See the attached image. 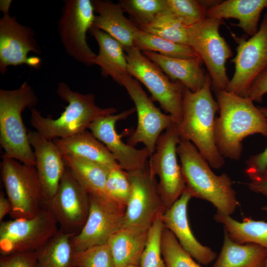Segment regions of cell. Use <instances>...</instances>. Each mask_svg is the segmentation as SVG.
I'll list each match as a JSON object with an SVG mask.
<instances>
[{"label":"cell","mask_w":267,"mask_h":267,"mask_svg":"<svg viewBox=\"0 0 267 267\" xmlns=\"http://www.w3.org/2000/svg\"><path fill=\"white\" fill-rule=\"evenodd\" d=\"M216 94L220 112L215 121L217 146L224 158L237 161L245 138L254 134L267 137V119L249 97L226 90Z\"/></svg>","instance_id":"6da1fadb"},{"label":"cell","mask_w":267,"mask_h":267,"mask_svg":"<svg viewBox=\"0 0 267 267\" xmlns=\"http://www.w3.org/2000/svg\"><path fill=\"white\" fill-rule=\"evenodd\" d=\"M219 104L212 93L211 79L207 73L203 87L193 92L185 88L183 92L182 115L178 127L180 139L191 142L210 166L219 169L224 158L217 146L215 135V115Z\"/></svg>","instance_id":"7a4b0ae2"},{"label":"cell","mask_w":267,"mask_h":267,"mask_svg":"<svg viewBox=\"0 0 267 267\" xmlns=\"http://www.w3.org/2000/svg\"><path fill=\"white\" fill-rule=\"evenodd\" d=\"M177 152L179 158L185 189L192 197L210 202L217 212L231 215L239 205L231 178L225 173L218 176L190 141L180 139Z\"/></svg>","instance_id":"3957f363"},{"label":"cell","mask_w":267,"mask_h":267,"mask_svg":"<svg viewBox=\"0 0 267 267\" xmlns=\"http://www.w3.org/2000/svg\"><path fill=\"white\" fill-rule=\"evenodd\" d=\"M56 93L68 103L64 111L57 119L44 117L35 108L31 109L30 123L45 138L53 140L71 136L88 129L95 120L114 114V107L100 108L95 103L93 93L83 94L72 90L65 82L57 86Z\"/></svg>","instance_id":"277c9868"},{"label":"cell","mask_w":267,"mask_h":267,"mask_svg":"<svg viewBox=\"0 0 267 267\" xmlns=\"http://www.w3.org/2000/svg\"><path fill=\"white\" fill-rule=\"evenodd\" d=\"M39 102L27 81L16 89H0V144L3 155L28 165L36 166L34 151L22 118V112Z\"/></svg>","instance_id":"5b68a950"},{"label":"cell","mask_w":267,"mask_h":267,"mask_svg":"<svg viewBox=\"0 0 267 267\" xmlns=\"http://www.w3.org/2000/svg\"><path fill=\"white\" fill-rule=\"evenodd\" d=\"M223 19L206 17L202 21L187 27L189 46L206 65L215 93L226 90L229 79L226 62L233 52L229 45L220 35Z\"/></svg>","instance_id":"8992f818"},{"label":"cell","mask_w":267,"mask_h":267,"mask_svg":"<svg viewBox=\"0 0 267 267\" xmlns=\"http://www.w3.org/2000/svg\"><path fill=\"white\" fill-rule=\"evenodd\" d=\"M1 173L13 219L31 218L44 206L42 187L35 166L2 156Z\"/></svg>","instance_id":"52a82bcc"},{"label":"cell","mask_w":267,"mask_h":267,"mask_svg":"<svg viewBox=\"0 0 267 267\" xmlns=\"http://www.w3.org/2000/svg\"><path fill=\"white\" fill-rule=\"evenodd\" d=\"M124 50L129 73L146 87L152 100L158 102L178 127L182 119L184 86L180 82L171 81L157 65L134 46L125 48Z\"/></svg>","instance_id":"ba28073f"},{"label":"cell","mask_w":267,"mask_h":267,"mask_svg":"<svg viewBox=\"0 0 267 267\" xmlns=\"http://www.w3.org/2000/svg\"><path fill=\"white\" fill-rule=\"evenodd\" d=\"M0 222L1 255L37 252L59 230L54 216L45 206L33 218L13 219Z\"/></svg>","instance_id":"9c48e42d"},{"label":"cell","mask_w":267,"mask_h":267,"mask_svg":"<svg viewBox=\"0 0 267 267\" xmlns=\"http://www.w3.org/2000/svg\"><path fill=\"white\" fill-rule=\"evenodd\" d=\"M237 44L235 56L231 60L235 71L226 90L247 97L254 82L267 70V13L258 32L248 40L231 33Z\"/></svg>","instance_id":"30bf717a"},{"label":"cell","mask_w":267,"mask_h":267,"mask_svg":"<svg viewBox=\"0 0 267 267\" xmlns=\"http://www.w3.org/2000/svg\"><path fill=\"white\" fill-rule=\"evenodd\" d=\"M180 140L178 126L174 123L160 135L155 151L148 161L151 174L159 178V189L166 209L178 200L186 188L177 159V148Z\"/></svg>","instance_id":"8fae6325"},{"label":"cell","mask_w":267,"mask_h":267,"mask_svg":"<svg viewBox=\"0 0 267 267\" xmlns=\"http://www.w3.org/2000/svg\"><path fill=\"white\" fill-rule=\"evenodd\" d=\"M59 19L58 32L66 53L86 66L94 65L96 54L87 43V34L94 19L90 0H65Z\"/></svg>","instance_id":"7c38bea8"},{"label":"cell","mask_w":267,"mask_h":267,"mask_svg":"<svg viewBox=\"0 0 267 267\" xmlns=\"http://www.w3.org/2000/svg\"><path fill=\"white\" fill-rule=\"evenodd\" d=\"M131 194L126 207L122 227L149 229L166 208L163 203L155 176L148 164L144 169L128 172Z\"/></svg>","instance_id":"4fadbf2b"},{"label":"cell","mask_w":267,"mask_h":267,"mask_svg":"<svg viewBox=\"0 0 267 267\" xmlns=\"http://www.w3.org/2000/svg\"><path fill=\"white\" fill-rule=\"evenodd\" d=\"M120 85L126 88L134 102L137 116L136 128L127 143L134 147L139 143H143L151 156L155 151L159 137L164 130L175 123L174 120L171 115L162 113L154 105L138 81L131 75L124 76Z\"/></svg>","instance_id":"5bb4252c"},{"label":"cell","mask_w":267,"mask_h":267,"mask_svg":"<svg viewBox=\"0 0 267 267\" xmlns=\"http://www.w3.org/2000/svg\"><path fill=\"white\" fill-rule=\"evenodd\" d=\"M89 206V193L66 167L55 195L45 206L54 216L59 229L78 234L86 222Z\"/></svg>","instance_id":"9a60e30c"},{"label":"cell","mask_w":267,"mask_h":267,"mask_svg":"<svg viewBox=\"0 0 267 267\" xmlns=\"http://www.w3.org/2000/svg\"><path fill=\"white\" fill-rule=\"evenodd\" d=\"M89 210L81 231L71 238L74 251L107 243L110 237L122 227L126 207L115 201L89 195Z\"/></svg>","instance_id":"2e32d148"},{"label":"cell","mask_w":267,"mask_h":267,"mask_svg":"<svg viewBox=\"0 0 267 267\" xmlns=\"http://www.w3.org/2000/svg\"><path fill=\"white\" fill-rule=\"evenodd\" d=\"M135 111V108H132L118 114L100 117L92 122L88 128L112 154L120 167L128 172L144 169L150 157L146 147L138 149L124 143L116 130L118 121L125 119Z\"/></svg>","instance_id":"e0dca14e"},{"label":"cell","mask_w":267,"mask_h":267,"mask_svg":"<svg viewBox=\"0 0 267 267\" xmlns=\"http://www.w3.org/2000/svg\"><path fill=\"white\" fill-rule=\"evenodd\" d=\"M2 14L0 19V72L3 75L8 66L27 64L29 52L40 54L42 51L31 27L19 23L9 12Z\"/></svg>","instance_id":"ac0fdd59"},{"label":"cell","mask_w":267,"mask_h":267,"mask_svg":"<svg viewBox=\"0 0 267 267\" xmlns=\"http://www.w3.org/2000/svg\"><path fill=\"white\" fill-rule=\"evenodd\" d=\"M28 135L34 148L36 168L42 187L44 205L46 206L55 195L66 166L53 140L45 138L37 131H30Z\"/></svg>","instance_id":"d6986e66"},{"label":"cell","mask_w":267,"mask_h":267,"mask_svg":"<svg viewBox=\"0 0 267 267\" xmlns=\"http://www.w3.org/2000/svg\"><path fill=\"white\" fill-rule=\"evenodd\" d=\"M185 189L181 196L161 217L165 227L176 236L181 246L197 262L208 265L214 261L217 254L201 244L191 231L187 219V205L192 198Z\"/></svg>","instance_id":"ffe728a7"},{"label":"cell","mask_w":267,"mask_h":267,"mask_svg":"<svg viewBox=\"0 0 267 267\" xmlns=\"http://www.w3.org/2000/svg\"><path fill=\"white\" fill-rule=\"evenodd\" d=\"M265 9H267V0L220 1L207 10L206 17L236 19L238 23L232 25L252 37L259 30L260 16Z\"/></svg>","instance_id":"44dd1931"},{"label":"cell","mask_w":267,"mask_h":267,"mask_svg":"<svg viewBox=\"0 0 267 267\" xmlns=\"http://www.w3.org/2000/svg\"><path fill=\"white\" fill-rule=\"evenodd\" d=\"M91 1L97 14L92 27L108 34L120 42L124 49L133 46L134 36L138 28L124 16L120 5L106 0Z\"/></svg>","instance_id":"7402d4cb"},{"label":"cell","mask_w":267,"mask_h":267,"mask_svg":"<svg viewBox=\"0 0 267 267\" xmlns=\"http://www.w3.org/2000/svg\"><path fill=\"white\" fill-rule=\"evenodd\" d=\"M143 54L157 65L172 80L181 83L195 92L204 85L207 73L202 68L199 57L184 59L168 57L152 51H142Z\"/></svg>","instance_id":"603a6c76"},{"label":"cell","mask_w":267,"mask_h":267,"mask_svg":"<svg viewBox=\"0 0 267 267\" xmlns=\"http://www.w3.org/2000/svg\"><path fill=\"white\" fill-rule=\"evenodd\" d=\"M53 141L62 155L87 160L109 170L120 167L105 145L87 130Z\"/></svg>","instance_id":"cb8c5ba5"},{"label":"cell","mask_w":267,"mask_h":267,"mask_svg":"<svg viewBox=\"0 0 267 267\" xmlns=\"http://www.w3.org/2000/svg\"><path fill=\"white\" fill-rule=\"evenodd\" d=\"M99 46L94 64L99 66L102 75L110 76L119 85L123 77L130 74L122 44L108 34L92 27L89 30ZM131 75V74H130Z\"/></svg>","instance_id":"d4e9b609"},{"label":"cell","mask_w":267,"mask_h":267,"mask_svg":"<svg viewBox=\"0 0 267 267\" xmlns=\"http://www.w3.org/2000/svg\"><path fill=\"white\" fill-rule=\"evenodd\" d=\"M149 229L122 227L109 239L115 267L139 265Z\"/></svg>","instance_id":"484cf974"},{"label":"cell","mask_w":267,"mask_h":267,"mask_svg":"<svg viewBox=\"0 0 267 267\" xmlns=\"http://www.w3.org/2000/svg\"><path fill=\"white\" fill-rule=\"evenodd\" d=\"M212 267H267V250L254 243L238 244L224 230L222 246Z\"/></svg>","instance_id":"4316f807"},{"label":"cell","mask_w":267,"mask_h":267,"mask_svg":"<svg viewBox=\"0 0 267 267\" xmlns=\"http://www.w3.org/2000/svg\"><path fill=\"white\" fill-rule=\"evenodd\" d=\"M62 156L66 166L89 195L113 200L106 188L109 169L87 160L69 155Z\"/></svg>","instance_id":"83f0119b"},{"label":"cell","mask_w":267,"mask_h":267,"mask_svg":"<svg viewBox=\"0 0 267 267\" xmlns=\"http://www.w3.org/2000/svg\"><path fill=\"white\" fill-rule=\"evenodd\" d=\"M262 210L267 213V205ZM215 221L222 224L230 238L238 244L254 243L267 250V222L244 218L242 222L237 221L230 215L216 212Z\"/></svg>","instance_id":"f1b7e54d"},{"label":"cell","mask_w":267,"mask_h":267,"mask_svg":"<svg viewBox=\"0 0 267 267\" xmlns=\"http://www.w3.org/2000/svg\"><path fill=\"white\" fill-rule=\"evenodd\" d=\"M74 235L59 229L57 234L37 252L36 267H73Z\"/></svg>","instance_id":"f546056e"},{"label":"cell","mask_w":267,"mask_h":267,"mask_svg":"<svg viewBox=\"0 0 267 267\" xmlns=\"http://www.w3.org/2000/svg\"><path fill=\"white\" fill-rule=\"evenodd\" d=\"M133 45L140 51L158 52L168 57L184 59L199 57L190 46L174 43L145 32L139 28L134 36Z\"/></svg>","instance_id":"4dcf8cb0"},{"label":"cell","mask_w":267,"mask_h":267,"mask_svg":"<svg viewBox=\"0 0 267 267\" xmlns=\"http://www.w3.org/2000/svg\"><path fill=\"white\" fill-rule=\"evenodd\" d=\"M139 29L174 43L189 46L187 27L167 8L152 22Z\"/></svg>","instance_id":"1f68e13d"},{"label":"cell","mask_w":267,"mask_h":267,"mask_svg":"<svg viewBox=\"0 0 267 267\" xmlns=\"http://www.w3.org/2000/svg\"><path fill=\"white\" fill-rule=\"evenodd\" d=\"M219 1L166 0L167 9L187 27L198 23L206 18L207 10Z\"/></svg>","instance_id":"d6a6232c"},{"label":"cell","mask_w":267,"mask_h":267,"mask_svg":"<svg viewBox=\"0 0 267 267\" xmlns=\"http://www.w3.org/2000/svg\"><path fill=\"white\" fill-rule=\"evenodd\" d=\"M118 3L138 28L152 22L167 8L166 0H120Z\"/></svg>","instance_id":"836d02e7"},{"label":"cell","mask_w":267,"mask_h":267,"mask_svg":"<svg viewBox=\"0 0 267 267\" xmlns=\"http://www.w3.org/2000/svg\"><path fill=\"white\" fill-rule=\"evenodd\" d=\"M161 253L167 267H201L181 246L175 235L165 227L162 235Z\"/></svg>","instance_id":"e575fe53"},{"label":"cell","mask_w":267,"mask_h":267,"mask_svg":"<svg viewBox=\"0 0 267 267\" xmlns=\"http://www.w3.org/2000/svg\"><path fill=\"white\" fill-rule=\"evenodd\" d=\"M164 227L161 217L149 227L139 267H166L161 253V239Z\"/></svg>","instance_id":"d590c367"},{"label":"cell","mask_w":267,"mask_h":267,"mask_svg":"<svg viewBox=\"0 0 267 267\" xmlns=\"http://www.w3.org/2000/svg\"><path fill=\"white\" fill-rule=\"evenodd\" d=\"M73 267H115L114 259L107 243L74 251Z\"/></svg>","instance_id":"8d00e7d4"},{"label":"cell","mask_w":267,"mask_h":267,"mask_svg":"<svg viewBox=\"0 0 267 267\" xmlns=\"http://www.w3.org/2000/svg\"><path fill=\"white\" fill-rule=\"evenodd\" d=\"M106 188L108 194L113 201L126 207L132 192V184L128 172L120 167L110 170Z\"/></svg>","instance_id":"74e56055"},{"label":"cell","mask_w":267,"mask_h":267,"mask_svg":"<svg viewBox=\"0 0 267 267\" xmlns=\"http://www.w3.org/2000/svg\"><path fill=\"white\" fill-rule=\"evenodd\" d=\"M259 108L267 119V105ZM246 165L245 173L250 179L262 174L267 168V146L261 152L251 156Z\"/></svg>","instance_id":"f35d334b"},{"label":"cell","mask_w":267,"mask_h":267,"mask_svg":"<svg viewBox=\"0 0 267 267\" xmlns=\"http://www.w3.org/2000/svg\"><path fill=\"white\" fill-rule=\"evenodd\" d=\"M37 252L1 255L0 267H36Z\"/></svg>","instance_id":"ab89813d"},{"label":"cell","mask_w":267,"mask_h":267,"mask_svg":"<svg viewBox=\"0 0 267 267\" xmlns=\"http://www.w3.org/2000/svg\"><path fill=\"white\" fill-rule=\"evenodd\" d=\"M267 93V70L254 82L249 90L248 97L253 101L261 102Z\"/></svg>","instance_id":"60d3db41"},{"label":"cell","mask_w":267,"mask_h":267,"mask_svg":"<svg viewBox=\"0 0 267 267\" xmlns=\"http://www.w3.org/2000/svg\"><path fill=\"white\" fill-rule=\"evenodd\" d=\"M250 180L247 183L249 189L267 198V168L262 174Z\"/></svg>","instance_id":"b9f144b4"},{"label":"cell","mask_w":267,"mask_h":267,"mask_svg":"<svg viewBox=\"0 0 267 267\" xmlns=\"http://www.w3.org/2000/svg\"><path fill=\"white\" fill-rule=\"evenodd\" d=\"M12 210L11 204L8 198H5L2 192L0 194V221L1 222L4 217L10 214Z\"/></svg>","instance_id":"7bdbcfd3"},{"label":"cell","mask_w":267,"mask_h":267,"mask_svg":"<svg viewBox=\"0 0 267 267\" xmlns=\"http://www.w3.org/2000/svg\"><path fill=\"white\" fill-rule=\"evenodd\" d=\"M41 61L40 58L37 56H30L27 61V65L36 69H38L41 66Z\"/></svg>","instance_id":"ee69618b"},{"label":"cell","mask_w":267,"mask_h":267,"mask_svg":"<svg viewBox=\"0 0 267 267\" xmlns=\"http://www.w3.org/2000/svg\"><path fill=\"white\" fill-rule=\"evenodd\" d=\"M12 0H1L0 1V9L2 13L9 12Z\"/></svg>","instance_id":"f6af8a7d"},{"label":"cell","mask_w":267,"mask_h":267,"mask_svg":"<svg viewBox=\"0 0 267 267\" xmlns=\"http://www.w3.org/2000/svg\"><path fill=\"white\" fill-rule=\"evenodd\" d=\"M129 267H139V265L132 266Z\"/></svg>","instance_id":"bcb514c9"},{"label":"cell","mask_w":267,"mask_h":267,"mask_svg":"<svg viewBox=\"0 0 267 267\" xmlns=\"http://www.w3.org/2000/svg\"></svg>","instance_id":"7dc6e473"},{"label":"cell","mask_w":267,"mask_h":267,"mask_svg":"<svg viewBox=\"0 0 267 267\" xmlns=\"http://www.w3.org/2000/svg\"><path fill=\"white\" fill-rule=\"evenodd\" d=\"M166 267H167L166 266Z\"/></svg>","instance_id":"c3c4849f"}]
</instances>
